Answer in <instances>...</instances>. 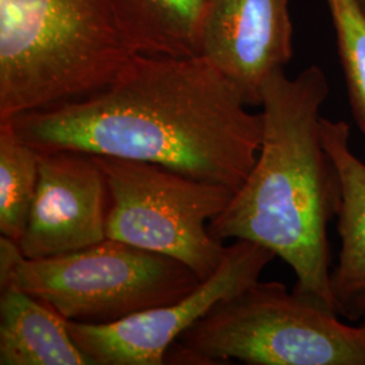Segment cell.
I'll use <instances>...</instances> for the list:
<instances>
[{"instance_id":"cell-1","label":"cell","mask_w":365,"mask_h":365,"mask_svg":"<svg viewBox=\"0 0 365 365\" xmlns=\"http://www.w3.org/2000/svg\"><path fill=\"white\" fill-rule=\"evenodd\" d=\"M202 56L133 54L105 88L6 119L37 150L155 163L237 191L260 150L262 117Z\"/></svg>"},{"instance_id":"cell-2","label":"cell","mask_w":365,"mask_h":365,"mask_svg":"<svg viewBox=\"0 0 365 365\" xmlns=\"http://www.w3.org/2000/svg\"><path fill=\"white\" fill-rule=\"evenodd\" d=\"M327 95V75L318 66L295 78L286 71L269 76L261 93L256 163L209 230L221 242L245 240L271 250L292 268L295 294L336 313L327 226L337 217L339 180L321 138Z\"/></svg>"},{"instance_id":"cell-3","label":"cell","mask_w":365,"mask_h":365,"mask_svg":"<svg viewBox=\"0 0 365 365\" xmlns=\"http://www.w3.org/2000/svg\"><path fill=\"white\" fill-rule=\"evenodd\" d=\"M133 54L111 0H0V120L98 92Z\"/></svg>"},{"instance_id":"cell-4","label":"cell","mask_w":365,"mask_h":365,"mask_svg":"<svg viewBox=\"0 0 365 365\" xmlns=\"http://www.w3.org/2000/svg\"><path fill=\"white\" fill-rule=\"evenodd\" d=\"M288 292L280 282H255L222 299L167 353L170 364L240 360L255 365H365V327Z\"/></svg>"},{"instance_id":"cell-5","label":"cell","mask_w":365,"mask_h":365,"mask_svg":"<svg viewBox=\"0 0 365 365\" xmlns=\"http://www.w3.org/2000/svg\"><path fill=\"white\" fill-rule=\"evenodd\" d=\"M200 283L182 261L113 238L45 259H27L0 238V288L21 289L80 324H114L172 304Z\"/></svg>"},{"instance_id":"cell-6","label":"cell","mask_w":365,"mask_h":365,"mask_svg":"<svg viewBox=\"0 0 365 365\" xmlns=\"http://www.w3.org/2000/svg\"><path fill=\"white\" fill-rule=\"evenodd\" d=\"M95 157L110 191L107 238L182 261L200 282L218 269L226 247L209 223L226 209L233 190L155 163Z\"/></svg>"},{"instance_id":"cell-7","label":"cell","mask_w":365,"mask_h":365,"mask_svg":"<svg viewBox=\"0 0 365 365\" xmlns=\"http://www.w3.org/2000/svg\"><path fill=\"white\" fill-rule=\"evenodd\" d=\"M274 253L259 244L235 240L226 247L218 269L172 304L155 307L107 325L66 319V327L92 365H161L170 346L185 330L222 299L260 280Z\"/></svg>"},{"instance_id":"cell-8","label":"cell","mask_w":365,"mask_h":365,"mask_svg":"<svg viewBox=\"0 0 365 365\" xmlns=\"http://www.w3.org/2000/svg\"><path fill=\"white\" fill-rule=\"evenodd\" d=\"M38 153V185L21 253L45 259L105 241L110 191L96 157L66 149Z\"/></svg>"},{"instance_id":"cell-9","label":"cell","mask_w":365,"mask_h":365,"mask_svg":"<svg viewBox=\"0 0 365 365\" xmlns=\"http://www.w3.org/2000/svg\"><path fill=\"white\" fill-rule=\"evenodd\" d=\"M289 0H209L199 56L227 78L250 106L261 105L265 81L292 58Z\"/></svg>"},{"instance_id":"cell-10","label":"cell","mask_w":365,"mask_h":365,"mask_svg":"<svg viewBox=\"0 0 365 365\" xmlns=\"http://www.w3.org/2000/svg\"><path fill=\"white\" fill-rule=\"evenodd\" d=\"M321 138L339 180L337 232L339 261L331 269L330 289L339 317H365V163L351 149L345 120L321 119Z\"/></svg>"},{"instance_id":"cell-11","label":"cell","mask_w":365,"mask_h":365,"mask_svg":"<svg viewBox=\"0 0 365 365\" xmlns=\"http://www.w3.org/2000/svg\"><path fill=\"white\" fill-rule=\"evenodd\" d=\"M0 365H92L66 319L16 288H0Z\"/></svg>"},{"instance_id":"cell-12","label":"cell","mask_w":365,"mask_h":365,"mask_svg":"<svg viewBox=\"0 0 365 365\" xmlns=\"http://www.w3.org/2000/svg\"><path fill=\"white\" fill-rule=\"evenodd\" d=\"M131 51L149 56H199L209 0H111Z\"/></svg>"},{"instance_id":"cell-13","label":"cell","mask_w":365,"mask_h":365,"mask_svg":"<svg viewBox=\"0 0 365 365\" xmlns=\"http://www.w3.org/2000/svg\"><path fill=\"white\" fill-rule=\"evenodd\" d=\"M39 153L0 120V233L19 242L37 191Z\"/></svg>"},{"instance_id":"cell-14","label":"cell","mask_w":365,"mask_h":365,"mask_svg":"<svg viewBox=\"0 0 365 365\" xmlns=\"http://www.w3.org/2000/svg\"><path fill=\"white\" fill-rule=\"evenodd\" d=\"M349 105L365 135V11L357 0H327Z\"/></svg>"},{"instance_id":"cell-15","label":"cell","mask_w":365,"mask_h":365,"mask_svg":"<svg viewBox=\"0 0 365 365\" xmlns=\"http://www.w3.org/2000/svg\"><path fill=\"white\" fill-rule=\"evenodd\" d=\"M357 1H359V3H360V6H361V7H363V9H364V11H365V0H357Z\"/></svg>"},{"instance_id":"cell-16","label":"cell","mask_w":365,"mask_h":365,"mask_svg":"<svg viewBox=\"0 0 365 365\" xmlns=\"http://www.w3.org/2000/svg\"><path fill=\"white\" fill-rule=\"evenodd\" d=\"M363 327H365V319H364V324H363Z\"/></svg>"}]
</instances>
